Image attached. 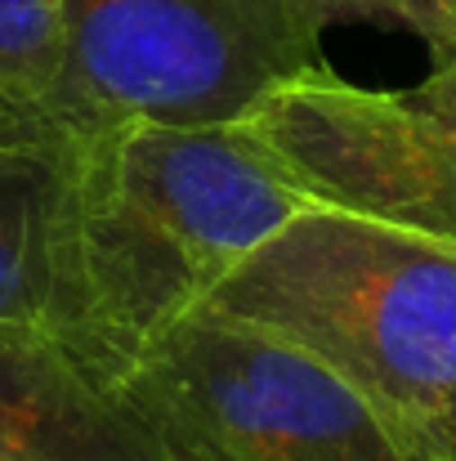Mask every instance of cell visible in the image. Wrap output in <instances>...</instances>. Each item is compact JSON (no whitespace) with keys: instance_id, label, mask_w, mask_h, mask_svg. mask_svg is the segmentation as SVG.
<instances>
[{"instance_id":"obj_1","label":"cell","mask_w":456,"mask_h":461,"mask_svg":"<svg viewBox=\"0 0 456 461\" xmlns=\"http://www.w3.org/2000/svg\"><path fill=\"white\" fill-rule=\"evenodd\" d=\"M304 206L313 202L242 122L63 131L45 331L112 385Z\"/></svg>"},{"instance_id":"obj_2","label":"cell","mask_w":456,"mask_h":461,"mask_svg":"<svg viewBox=\"0 0 456 461\" xmlns=\"http://www.w3.org/2000/svg\"><path fill=\"white\" fill-rule=\"evenodd\" d=\"M197 313L317 358L403 435L412 457L456 394V242L430 233L313 202Z\"/></svg>"},{"instance_id":"obj_3","label":"cell","mask_w":456,"mask_h":461,"mask_svg":"<svg viewBox=\"0 0 456 461\" xmlns=\"http://www.w3.org/2000/svg\"><path fill=\"white\" fill-rule=\"evenodd\" d=\"M54 122L233 126L269 90L322 68V36L282 0H54Z\"/></svg>"},{"instance_id":"obj_4","label":"cell","mask_w":456,"mask_h":461,"mask_svg":"<svg viewBox=\"0 0 456 461\" xmlns=\"http://www.w3.org/2000/svg\"><path fill=\"white\" fill-rule=\"evenodd\" d=\"M112 390L174 461H416L317 358L210 313L161 331Z\"/></svg>"},{"instance_id":"obj_5","label":"cell","mask_w":456,"mask_h":461,"mask_svg":"<svg viewBox=\"0 0 456 461\" xmlns=\"http://www.w3.org/2000/svg\"><path fill=\"white\" fill-rule=\"evenodd\" d=\"M242 126L308 202L456 242V59L412 90H362L322 63L269 90Z\"/></svg>"},{"instance_id":"obj_6","label":"cell","mask_w":456,"mask_h":461,"mask_svg":"<svg viewBox=\"0 0 456 461\" xmlns=\"http://www.w3.org/2000/svg\"><path fill=\"white\" fill-rule=\"evenodd\" d=\"M0 461H174L49 331L0 327Z\"/></svg>"},{"instance_id":"obj_7","label":"cell","mask_w":456,"mask_h":461,"mask_svg":"<svg viewBox=\"0 0 456 461\" xmlns=\"http://www.w3.org/2000/svg\"><path fill=\"white\" fill-rule=\"evenodd\" d=\"M54 144L0 153V327L45 331L49 318Z\"/></svg>"},{"instance_id":"obj_8","label":"cell","mask_w":456,"mask_h":461,"mask_svg":"<svg viewBox=\"0 0 456 461\" xmlns=\"http://www.w3.org/2000/svg\"><path fill=\"white\" fill-rule=\"evenodd\" d=\"M63 86V41L54 0H0V90L54 117Z\"/></svg>"},{"instance_id":"obj_9","label":"cell","mask_w":456,"mask_h":461,"mask_svg":"<svg viewBox=\"0 0 456 461\" xmlns=\"http://www.w3.org/2000/svg\"><path fill=\"white\" fill-rule=\"evenodd\" d=\"M282 5L317 36L331 23H385L425 41L434 63L456 54V0H282Z\"/></svg>"},{"instance_id":"obj_10","label":"cell","mask_w":456,"mask_h":461,"mask_svg":"<svg viewBox=\"0 0 456 461\" xmlns=\"http://www.w3.org/2000/svg\"><path fill=\"white\" fill-rule=\"evenodd\" d=\"M58 135H63V126H58L45 108H36V104H27V99L0 90V153L54 144Z\"/></svg>"},{"instance_id":"obj_11","label":"cell","mask_w":456,"mask_h":461,"mask_svg":"<svg viewBox=\"0 0 456 461\" xmlns=\"http://www.w3.org/2000/svg\"><path fill=\"white\" fill-rule=\"evenodd\" d=\"M416 461H456V394L416 444Z\"/></svg>"},{"instance_id":"obj_12","label":"cell","mask_w":456,"mask_h":461,"mask_svg":"<svg viewBox=\"0 0 456 461\" xmlns=\"http://www.w3.org/2000/svg\"><path fill=\"white\" fill-rule=\"evenodd\" d=\"M452 59H456V54H452Z\"/></svg>"}]
</instances>
